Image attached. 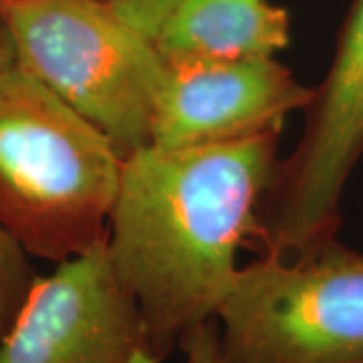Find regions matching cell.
<instances>
[{"label": "cell", "mask_w": 363, "mask_h": 363, "mask_svg": "<svg viewBox=\"0 0 363 363\" xmlns=\"http://www.w3.org/2000/svg\"><path fill=\"white\" fill-rule=\"evenodd\" d=\"M279 135L178 150L150 143L123 157L107 250L160 362L216 319L238 250L259 240Z\"/></svg>", "instance_id": "6da1fadb"}, {"label": "cell", "mask_w": 363, "mask_h": 363, "mask_svg": "<svg viewBox=\"0 0 363 363\" xmlns=\"http://www.w3.org/2000/svg\"><path fill=\"white\" fill-rule=\"evenodd\" d=\"M123 157L99 128L18 65L0 69V226L63 262L107 238Z\"/></svg>", "instance_id": "7a4b0ae2"}, {"label": "cell", "mask_w": 363, "mask_h": 363, "mask_svg": "<svg viewBox=\"0 0 363 363\" xmlns=\"http://www.w3.org/2000/svg\"><path fill=\"white\" fill-rule=\"evenodd\" d=\"M14 65L104 131L121 157L152 143L168 61L107 0H0Z\"/></svg>", "instance_id": "3957f363"}, {"label": "cell", "mask_w": 363, "mask_h": 363, "mask_svg": "<svg viewBox=\"0 0 363 363\" xmlns=\"http://www.w3.org/2000/svg\"><path fill=\"white\" fill-rule=\"evenodd\" d=\"M226 363L363 362V252L337 238L240 267L216 313Z\"/></svg>", "instance_id": "277c9868"}, {"label": "cell", "mask_w": 363, "mask_h": 363, "mask_svg": "<svg viewBox=\"0 0 363 363\" xmlns=\"http://www.w3.org/2000/svg\"><path fill=\"white\" fill-rule=\"evenodd\" d=\"M303 111L301 138L260 206L259 255L297 257L337 238L343 192L363 156V0H351Z\"/></svg>", "instance_id": "5b68a950"}, {"label": "cell", "mask_w": 363, "mask_h": 363, "mask_svg": "<svg viewBox=\"0 0 363 363\" xmlns=\"http://www.w3.org/2000/svg\"><path fill=\"white\" fill-rule=\"evenodd\" d=\"M0 363H162L107 238L35 279L0 341Z\"/></svg>", "instance_id": "8992f818"}, {"label": "cell", "mask_w": 363, "mask_h": 363, "mask_svg": "<svg viewBox=\"0 0 363 363\" xmlns=\"http://www.w3.org/2000/svg\"><path fill=\"white\" fill-rule=\"evenodd\" d=\"M311 95L313 87L274 57L169 65L152 143L178 150L281 133L286 117L303 111Z\"/></svg>", "instance_id": "52a82bcc"}, {"label": "cell", "mask_w": 363, "mask_h": 363, "mask_svg": "<svg viewBox=\"0 0 363 363\" xmlns=\"http://www.w3.org/2000/svg\"><path fill=\"white\" fill-rule=\"evenodd\" d=\"M154 43L168 65L274 57L291 43V16L269 0H180Z\"/></svg>", "instance_id": "ba28073f"}, {"label": "cell", "mask_w": 363, "mask_h": 363, "mask_svg": "<svg viewBox=\"0 0 363 363\" xmlns=\"http://www.w3.org/2000/svg\"><path fill=\"white\" fill-rule=\"evenodd\" d=\"M35 279L37 274L28 262V252L0 226V341L11 331Z\"/></svg>", "instance_id": "9c48e42d"}, {"label": "cell", "mask_w": 363, "mask_h": 363, "mask_svg": "<svg viewBox=\"0 0 363 363\" xmlns=\"http://www.w3.org/2000/svg\"><path fill=\"white\" fill-rule=\"evenodd\" d=\"M111 9L131 26L147 37H156L157 28L180 0H107Z\"/></svg>", "instance_id": "30bf717a"}, {"label": "cell", "mask_w": 363, "mask_h": 363, "mask_svg": "<svg viewBox=\"0 0 363 363\" xmlns=\"http://www.w3.org/2000/svg\"><path fill=\"white\" fill-rule=\"evenodd\" d=\"M180 351L184 353V363H226L220 350L218 321L210 319L208 323L196 327L182 339Z\"/></svg>", "instance_id": "8fae6325"}, {"label": "cell", "mask_w": 363, "mask_h": 363, "mask_svg": "<svg viewBox=\"0 0 363 363\" xmlns=\"http://www.w3.org/2000/svg\"><path fill=\"white\" fill-rule=\"evenodd\" d=\"M11 63H14L13 40H11L6 26L2 25V21H0V69L9 67Z\"/></svg>", "instance_id": "7c38bea8"}, {"label": "cell", "mask_w": 363, "mask_h": 363, "mask_svg": "<svg viewBox=\"0 0 363 363\" xmlns=\"http://www.w3.org/2000/svg\"><path fill=\"white\" fill-rule=\"evenodd\" d=\"M359 363H363V362H359Z\"/></svg>", "instance_id": "4fadbf2b"}]
</instances>
